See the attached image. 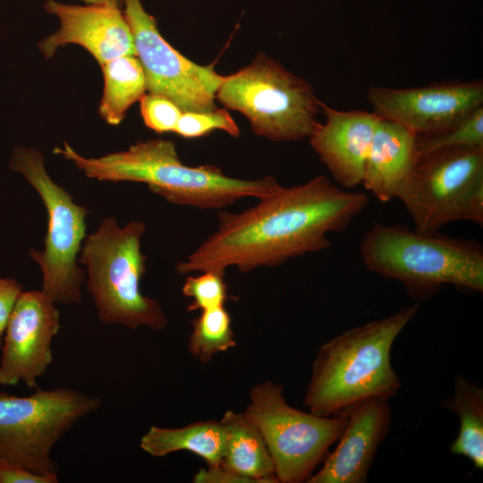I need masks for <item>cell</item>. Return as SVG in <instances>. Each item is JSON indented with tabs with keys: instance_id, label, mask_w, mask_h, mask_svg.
I'll return each mask as SVG.
<instances>
[{
	"instance_id": "cell-1",
	"label": "cell",
	"mask_w": 483,
	"mask_h": 483,
	"mask_svg": "<svg viewBox=\"0 0 483 483\" xmlns=\"http://www.w3.org/2000/svg\"><path fill=\"white\" fill-rule=\"evenodd\" d=\"M239 213L220 211L218 225L175 269L180 275L235 267L250 272L331 247L328 234L341 233L368 206V196L344 190L326 175L285 187L281 184Z\"/></svg>"
},
{
	"instance_id": "cell-2",
	"label": "cell",
	"mask_w": 483,
	"mask_h": 483,
	"mask_svg": "<svg viewBox=\"0 0 483 483\" xmlns=\"http://www.w3.org/2000/svg\"><path fill=\"white\" fill-rule=\"evenodd\" d=\"M53 152L72 162L88 178L145 183L171 203L202 209L225 208L245 198L258 199L280 184L273 176L239 179L225 175L215 165H186L174 143L165 139L139 141L99 157L81 156L67 142Z\"/></svg>"
},
{
	"instance_id": "cell-3",
	"label": "cell",
	"mask_w": 483,
	"mask_h": 483,
	"mask_svg": "<svg viewBox=\"0 0 483 483\" xmlns=\"http://www.w3.org/2000/svg\"><path fill=\"white\" fill-rule=\"evenodd\" d=\"M419 308V302L406 306L323 343L304 395L309 411L330 417L358 401L396 394L401 379L391 363V349Z\"/></svg>"
},
{
	"instance_id": "cell-4",
	"label": "cell",
	"mask_w": 483,
	"mask_h": 483,
	"mask_svg": "<svg viewBox=\"0 0 483 483\" xmlns=\"http://www.w3.org/2000/svg\"><path fill=\"white\" fill-rule=\"evenodd\" d=\"M360 253L369 271L400 282L414 300L428 299L446 284L483 292V248L473 240L375 221Z\"/></svg>"
},
{
	"instance_id": "cell-5",
	"label": "cell",
	"mask_w": 483,
	"mask_h": 483,
	"mask_svg": "<svg viewBox=\"0 0 483 483\" xmlns=\"http://www.w3.org/2000/svg\"><path fill=\"white\" fill-rule=\"evenodd\" d=\"M146 225L140 220L120 225L115 217L102 220L86 236L79 261L85 267L86 288L93 298L99 321L161 331L167 318L159 302L144 295L140 281L146 274L141 237Z\"/></svg>"
},
{
	"instance_id": "cell-6",
	"label": "cell",
	"mask_w": 483,
	"mask_h": 483,
	"mask_svg": "<svg viewBox=\"0 0 483 483\" xmlns=\"http://www.w3.org/2000/svg\"><path fill=\"white\" fill-rule=\"evenodd\" d=\"M216 98L242 114L256 135L272 141L309 138L322 104L308 81L265 54L223 76Z\"/></svg>"
},
{
	"instance_id": "cell-7",
	"label": "cell",
	"mask_w": 483,
	"mask_h": 483,
	"mask_svg": "<svg viewBox=\"0 0 483 483\" xmlns=\"http://www.w3.org/2000/svg\"><path fill=\"white\" fill-rule=\"evenodd\" d=\"M10 168L22 175L41 198L47 212L44 249L29 250L42 274L41 291L55 304L78 303L82 299L85 270L78 256L86 238L89 211L48 174L43 154L35 148L18 146Z\"/></svg>"
},
{
	"instance_id": "cell-8",
	"label": "cell",
	"mask_w": 483,
	"mask_h": 483,
	"mask_svg": "<svg viewBox=\"0 0 483 483\" xmlns=\"http://www.w3.org/2000/svg\"><path fill=\"white\" fill-rule=\"evenodd\" d=\"M397 198L420 233L456 221L483 225V148L465 147L418 157Z\"/></svg>"
},
{
	"instance_id": "cell-9",
	"label": "cell",
	"mask_w": 483,
	"mask_h": 483,
	"mask_svg": "<svg viewBox=\"0 0 483 483\" xmlns=\"http://www.w3.org/2000/svg\"><path fill=\"white\" fill-rule=\"evenodd\" d=\"M100 405L99 397L64 386L27 396L0 392V460L57 475L54 447Z\"/></svg>"
},
{
	"instance_id": "cell-10",
	"label": "cell",
	"mask_w": 483,
	"mask_h": 483,
	"mask_svg": "<svg viewBox=\"0 0 483 483\" xmlns=\"http://www.w3.org/2000/svg\"><path fill=\"white\" fill-rule=\"evenodd\" d=\"M283 386L265 381L253 386L246 417L261 433L272 456L278 482H307L343 433L347 419L324 417L290 406Z\"/></svg>"
},
{
	"instance_id": "cell-11",
	"label": "cell",
	"mask_w": 483,
	"mask_h": 483,
	"mask_svg": "<svg viewBox=\"0 0 483 483\" xmlns=\"http://www.w3.org/2000/svg\"><path fill=\"white\" fill-rule=\"evenodd\" d=\"M135 55L144 72L148 93L173 101L182 113L217 108L216 93L221 83L211 66L198 64L174 48L160 34L156 19L140 0H122Z\"/></svg>"
},
{
	"instance_id": "cell-12",
	"label": "cell",
	"mask_w": 483,
	"mask_h": 483,
	"mask_svg": "<svg viewBox=\"0 0 483 483\" xmlns=\"http://www.w3.org/2000/svg\"><path fill=\"white\" fill-rule=\"evenodd\" d=\"M60 327L55 303L42 291H23L13 308L4 335L0 386L23 383L29 388H38L37 380L54 360L52 342Z\"/></svg>"
},
{
	"instance_id": "cell-13",
	"label": "cell",
	"mask_w": 483,
	"mask_h": 483,
	"mask_svg": "<svg viewBox=\"0 0 483 483\" xmlns=\"http://www.w3.org/2000/svg\"><path fill=\"white\" fill-rule=\"evenodd\" d=\"M368 99L381 119L420 136L446 129L483 106V83L452 81L407 89L372 86Z\"/></svg>"
},
{
	"instance_id": "cell-14",
	"label": "cell",
	"mask_w": 483,
	"mask_h": 483,
	"mask_svg": "<svg viewBox=\"0 0 483 483\" xmlns=\"http://www.w3.org/2000/svg\"><path fill=\"white\" fill-rule=\"evenodd\" d=\"M44 9L59 21V28L38 43L45 58H51L68 44L84 47L99 65L121 55H135L132 35L121 7L47 0Z\"/></svg>"
},
{
	"instance_id": "cell-15",
	"label": "cell",
	"mask_w": 483,
	"mask_h": 483,
	"mask_svg": "<svg viewBox=\"0 0 483 483\" xmlns=\"http://www.w3.org/2000/svg\"><path fill=\"white\" fill-rule=\"evenodd\" d=\"M342 412L347 419L335 449L308 483H365L381 444L387 437L392 411L388 400L368 398Z\"/></svg>"
},
{
	"instance_id": "cell-16",
	"label": "cell",
	"mask_w": 483,
	"mask_h": 483,
	"mask_svg": "<svg viewBox=\"0 0 483 483\" xmlns=\"http://www.w3.org/2000/svg\"><path fill=\"white\" fill-rule=\"evenodd\" d=\"M326 119L309 136V144L337 185L361 184L365 160L380 117L374 112L339 111L321 104Z\"/></svg>"
},
{
	"instance_id": "cell-17",
	"label": "cell",
	"mask_w": 483,
	"mask_h": 483,
	"mask_svg": "<svg viewBox=\"0 0 483 483\" xmlns=\"http://www.w3.org/2000/svg\"><path fill=\"white\" fill-rule=\"evenodd\" d=\"M418 159L416 136L402 125L380 119L368 152L361 184L378 200L388 202Z\"/></svg>"
},
{
	"instance_id": "cell-18",
	"label": "cell",
	"mask_w": 483,
	"mask_h": 483,
	"mask_svg": "<svg viewBox=\"0 0 483 483\" xmlns=\"http://www.w3.org/2000/svg\"><path fill=\"white\" fill-rule=\"evenodd\" d=\"M220 421L226 434L220 466L252 482H278L267 444L246 415L226 411Z\"/></svg>"
},
{
	"instance_id": "cell-19",
	"label": "cell",
	"mask_w": 483,
	"mask_h": 483,
	"mask_svg": "<svg viewBox=\"0 0 483 483\" xmlns=\"http://www.w3.org/2000/svg\"><path fill=\"white\" fill-rule=\"evenodd\" d=\"M226 434L221 421H197L182 428L152 426L140 438V447L154 457H164L178 451L200 456L208 467L220 466Z\"/></svg>"
},
{
	"instance_id": "cell-20",
	"label": "cell",
	"mask_w": 483,
	"mask_h": 483,
	"mask_svg": "<svg viewBox=\"0 0 483 483\" xmlns=\"http://www.w3.org/2000/svg\"><path fill=\"white\" fill-rule=\"evenodd\" d=\"M459 419V432L450 445L452 454L468 458L475 469L483 468V389L463 375L454 379L453 393L442 403Z\"/></svg>"
},
{
	"instance_id": "cell-21",
	"label": "cell",
	"mask_w": 483,
	"mask_h": 483,
	"mask_svg": "<svg viewBox=\"0 0 483 483\" xmlns=\"http://www.w3.org/2000/svg\"><path fill=\"white\" fill-rule=\"evenodd\" d=\"M100 67L104 89L98 113L108 124L119 125L130 106L147 92L144 72L135 55L118 56Z\"/></svg>"
},
{
	"instance_id": "cell-22",
	"label": "cell",
	"mask_w": 483,
	"mask_h": 483,
	"mask_svg": "<svg viewBox=\"0 0 483 483\" xmlns=\"http://www.w3.org/2000/svg\"><path fill=\"white\" fill-rule=\"evenodd\" d=\"M191 326L188 349L202 363H208L215 354L235 346L231 317L224 306L202 310L191 321Z\"/></svg>"
},
{
	"instance_id": "cell-23",
	"label": "cell",
	"mask_w": 483,
	"mask_h": 483,
	"mask_svg": "<svg viewBox=\"0 0 483 483\" xmlns=\"http://www.w3.org/2000/svg\"><path fill=\"white\" fill-rule=\"evenodd\" d=\"M465 147L483 148V106L474 109L446 129L416 136L418 157Z\"/></svg>"
},
{
	"instance_id": "cell-24",
	"label": "cell",
	"mask_w": 483,
	"mask_h": 483,
	"mask_svg": "<svg viewBox=\"0 0 483 483\" xmlns=\"http://www.w3.org/2000/svg\"><path fill=\"white\" fill-rule=\"evenodd\" d=\"M182 294L191 299L188 310H205L225 305L227 285L225 272L208 270L196 276H188L182 288Z\"/></svg>"
},
{
	"instance_id": "cell-25",
	"label": "cell",
	"mask_w": 483,
	"mask_h": 483,
	"mask_svg": "<svg viewBox=\"0 0 483 483\" xmlns=\"http://www.w3.org/2000/svg\"><path fill=\"white\" fill-rule=\"evenodd\" d=\"M215 130H221L232 137H239L240 129L227 110L216 108L208 112H184L174 132L183 138L205 136Z\"/></svg>"
},
{
	"instance_id": "cell-26",
	"label": "cell",
	"mask_w": 483,
	"mask_h": 483,
	"mask_svg": "<svg viewBox=\"0 0 483 483\" xmlns=\"http://www.w3.org/2000/svg\"><path fill=\"white\" fill-rule=\"evenodd\" d=\"M139 101L147 127L157 133L174 132L182 112L173 101L151 93L143 95Z\"/></svg>"
},
{
	"instance_id": "cell-27",
	"label": "cell",
	"mask_w": 483,
	"mask_h": 483,
	"mask_svg": "<svg viewBox=\"0 0 483 483\" xmlns=\"http://www.w3.org/2000/svg\"><path fill=\"white\" fill-rule=\"evenodd\" d=\"M58 475H43L22 465L0 460V483H57Z\"/></svg>"
},
{
	"instance_id": "cell-28",
	"label": "cell",
	"mask_w": 483,
	"mask_h": 483,
	"mask_svg": "<svg viewBox=\"0 0 483 483\" xmlns=\"http://www.w3.org/2000/svg\"><path fill=\"white\" fill-rule=\"evenodd\" d=\"M22 292L23 287L18 281L0 276V350L13 308Z\"/></svg>"
},
{
	"instance_id": "cell-29",
	"label": "cell",
	"mask_w": 483,
	"mask_h": 483,
	"mask_svg": "<svg viewBox=\"0 0 483 483\" xmlns=\"http://www.w3.org/2000/svg\"><path fill=\"white\" fill-rule=\"evenodd\" d=\"M196 483H250V479L234 474L221 466L200 469L193 478Z\"/></svg>"
},
{
	"instance_id": "cell-30",
	"label": "cell",
	"mask_w": 483,
	"mask_h": 483,
	"mask_svg": "<svg viewBox=\"0 0 483 483\" xmlns=\"http://www.w3.org/2000/svg\"><path fill=\"white\" fill-rule=\"evenodd\" d=\"M85 4H104V5H114L117 7L123 6L122 0H81Z\"/></svg>"
}]
</instances>
